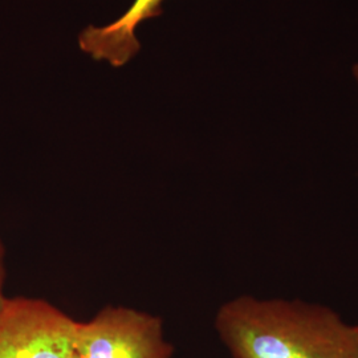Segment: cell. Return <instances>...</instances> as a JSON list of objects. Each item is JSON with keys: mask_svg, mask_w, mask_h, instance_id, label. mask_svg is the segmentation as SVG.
Returning a JSON list of instances; mask_svg holds the SVG:
<instances>
[{"mask_svg": "<svg viewBox=\"0 0 358 358\" xmlns=\"http://www.w3.org/2000/svg\"><path fill=\"white\" fill-rule=\"evenodd\" d=\"M71 358H81L80 356H78V353H77L76 350L73 352V355H72V357Z\"/></svg>", "mask_w": 358, "mask_h": 358, "instance_id": "cell-7", "label": "cell"}, {"mask_svg": "<svg viewBox=\"0 0 358 358\" xmlns=\"http://www.w3.org/2000/svg\"><path fill=\"white\" fill-rule=\"evenodd\" d=\"M165 0H134L120 19L108 26L87 27L78 35L81 51L94 60H106L115 68H121L140 52L141 44L136 36L137 27L150 17L162 15Z\"/></svg>", "mask_w": 358, "mask_h": 358, "instance_id": "cell-4", "label": "cell"}, {"mask_svg": "<svg viewBox=\"0 0 358 358\" xmlns=\"http://www.w3.org/2000/svg\"><path fill=\"white\" fill-rule=\"evenodd\" d=\"M76 320L51 303L8 297L0 312V358H71Z\"/></svg>", "mask_w": 358, "mask_h": 358, "instance_id": "cell-3", "label": "cell"}, {"mask_svg": "<svg viewBox=\"0 0 358 358\" xmlns=\"http://www.w3.org/2000/svg\"><path fill=\"white\" fill-rule=\"evenodd\" d=\"M4 282H6V250H4V245L0 241V312H1V309L4 307V304L8 299V297H6V294L3 292Z\"/></svg>", "mask_w": 358, "mask_h": 358, "instance_id": "cell-5", "label": "cell"}, {"mask_svg": "<svg viewBox=\"0 0 358 358\" xmlns=\"http://www.w3.org/2000/svg\"><path fill=\"white\" fill-rule=\"evenodd\" d=\"M215 329L232 358H358L357 325L301 300L235 297L219 308Z\"/></svg>", "mask_w": 358, "mask_h": 358, "instance_id": "cell-1", "label": "cell"}, {"mask_svg": "<svg viewBox=\"0 0 358 358\" xmlns=\"http://www.w3.org/2000/svg\"><path fill=\"white\" fill-rule=\"evenodd\" d=\"M75 350L81 358H171L174 346L158 316L129 307H105L76 321Z\"/></svg>", "mask_w": 358, "mask_h": 358, "instance_id": "cell-2", "label": "cell"}, {"mask_svg": "<svg viewBox=\"0 0 358 358\" xmlns=\"http://www.w3.org/2000/svg\"><path fill=\"white\" fill-rule=\"evenodd\" d=\"M357 328H358V325H357Z\"/></svg>", "mask_w": 358, "mask_h": 358, "instance_id": "cell-8", "label": "cell"}, {"mask_svg": "<svg viewBox=\"0 0 358 358\" xmlns=\"http://www.w3.org/2000/svg\"><path fill=\"white\" fill-rule=\"evenodd\" d=\"M353 76H355V78H356V81H357V85H358V62L355 64V66H353Z\"/></svg>", "mask_w": 358, "mask_h": 358, "instance_id": "cell-6", "label": "cell"}]
</instances>
